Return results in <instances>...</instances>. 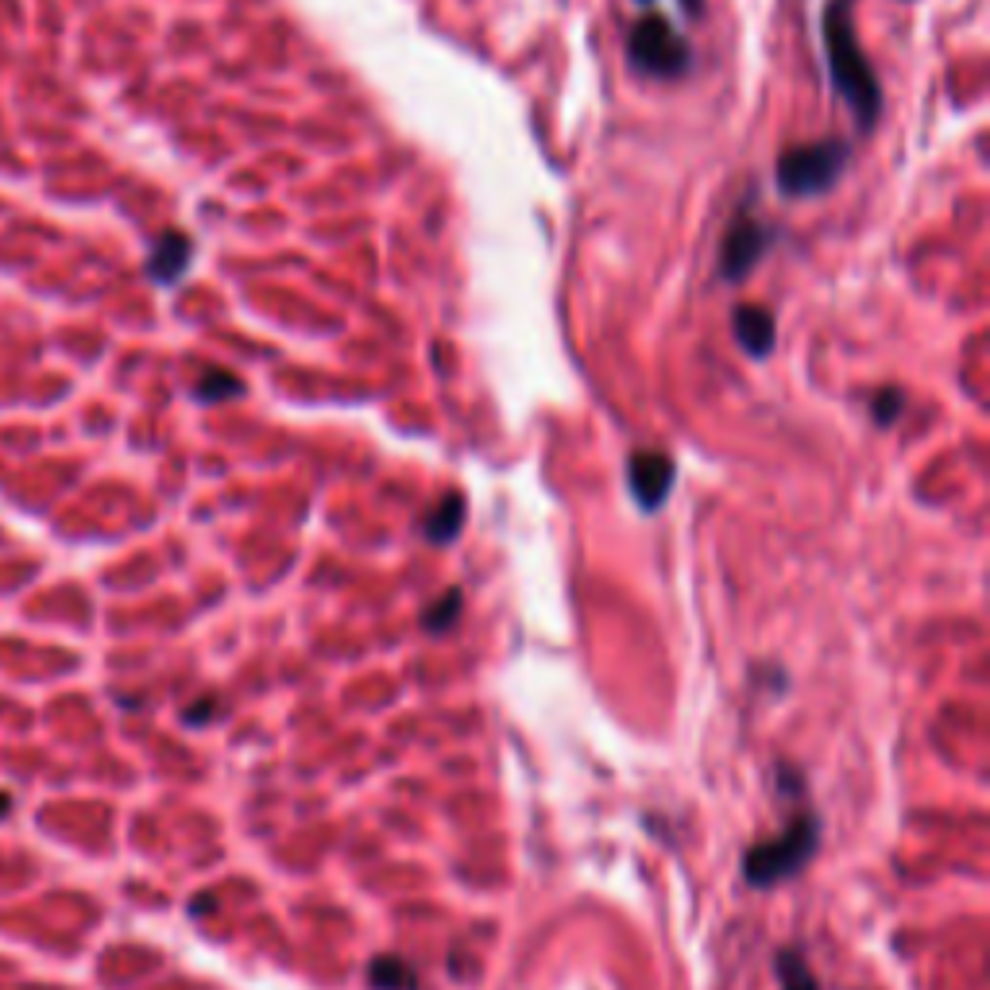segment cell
<instances>
[{"instance_id": "obj_14", "label": "cell", "mask_w": 990, "mask_h": 990, "mask_svg": "<svg viewBox=\"0 0 990 990\" xmlns=\"http://www.w3.org/2000/svg\"><path fill=\"white\" fill-rule=\"evenodd\" d=\"M898 414H902V395H898V391H882V395L874 399V418H878V426H890Z\"/></svg>"}, {"instance_id": "obj_13", "label": "cell", "mask_w": 990, "mask_h": 990, "mask_svg": "<svg viewBox=\"0 0 990 990\" xmlns=\"http://www.w3.org/2000/svg\"><path fill=\"white\" fill-rule=\"evenodd\" d=\"M457 615H461V592H457V588H449L434 608L422 615V627H426V631H434V635H441V631H449V627L457 623Z\"/></svg>"}, {"instance_id": "obj_11", "label": "cell", "mask_w": 990, "mask_h": 990, "mask_svg": "<svg viewBox=\"0 0 990 990\" xmlns=\"http://www.w3.org/2000/svg\"><path fill=\"white\" fill-rule=\"evenodd\" d=\"M774 971H778V983L782 990H820L813 979V971H809V963L801 952H793V948H782L778 952V960H774Z\"/></svg>"}, {"instance_id": "obj_5", "label": "cell", "mask_w": 990, "mask_h": 990, "mask_svg": "<svg viewBox=\"0 0 990 990\" xmlns=\"http://www.w3.org/2000/svg\"><path fill=\"white\" fill-rule=\"evenodd\" d=\"M770 248V229L758 221L751 209H739L735 221L728 225V236L720 244V275L728 283H739L755 271V263L766 256Z\"/></svg>"}, {"instance_id": "obj_8", "label": "cell", "mask_w": 990, "mask_h": 990, "mask_svg": "<svg viewBox=\"0 0 990 990\" xmlns=\"http://www.w3.org/2000/svg\"><path fill=\"white\" fill-rule=\"evenodd\" d=\"M735 337H739V345L747 356H755L762 360L766 352L774 349V341H778V333H774V318H770V310H762V306H739L735 314Z\"/></svg>"}, {"instance_id": "obj_9", "label": "cell", "mask_w": 990, "mask_h": 990, "mask_svg": "<svg viewBox=\"0 0 990 990\" xmlns=\"http://www.w3.org/2000/svg\"><path fill=\"white\" fill-rule=\"evenodd\" d=\"M465 526V499L461 495H445L437 503V511L426 519V538L437 542V546H449Z\"/></svg>"}, {"instance_id": "obj_12", "label": "cell", "mask_w": 990, "mask_h": 990, "mask_svg": "<svg viewBox=\"0 0 990 990\" xmlns=\"http://www.w3.org/2000/svg\"><path fill=\"white\" fill-rule=\"evenodd\" d=\"M244 387H240V379L229 376V372H205L198 379V387H194V395L202 399V403H225V399H236Z\"/></svg>"}, {"instance_id": "obj_6", "label": "cell", "mask_w": 990, "mask_h": 990, "mask_svg": "<svg viewBox=\"0 0 990 990\" xmlns=\"http://www.w3.org/2000/svg\"><path fill=\"white\" fill-rule=\"evenodd\" d=\"M627 480H631V495L642 511H658L673 492V461L658 449H642L627 465Z\"/></svg>"}, {"instance_id": "obj_2", "label": "cell", "mask_w": 990, "mask_h": 990, "mask_svg": "<svg viewBox=\"0 0 990 990\" xmlns=\"http://www.w3.org/2000/svg\"><path fill=\"white\" fill-rule=\"evenodd\" d=\"M816 844H820V820L805 809V813L793 816L774 840H762L743 855V874L758 890L778 886L813 859Z\"/></svg>"}, {"instance_id": "obj_15", "label": "cell", "mask_w": 990, "mask_h": 990, "mask_svg": "<svg viewBox=\"0 0 990 990\" xmlns=\"http://www.w3.org/2000/svg\"><path fill=\"white\" fill-rule=\"evenodd\" d=\"M209 708H213V700H198V704L186 708L182 720H186V724H205V720H209Z\"/></svg>"}, {"instance_id": "obj_16", "label": "cell", "mask_w": 990, "mask_h": 990, "mask_svg": "<svg viewBox=\"0 0 990 990\" xmlns=\"http://www.w3.org/2000/svg\"><path fill=\"white\" fill-rule=\"evenodd\" d=\"M8 809H12V801H8V793H0V820L8 816Z\"/></svg>"}, {"instance_id": "obj_17", "label": "cell", "mask_w": 990, "mask_h": 990, "mask_svg": "<svg viewBox=\"0 0 990 990\" xmlns=\"http://www.w3.org/2000/svg\"><path fill=\"white\" fill-rule=\"evenodd\" d=\"M681 4H685L689 12H700V0H681Z\"/></svg>"}, {"instance_id": "obj_1", "label": "cell", "mask_w": 990, "mask_h": 990, "mask_svg": "<svg viewBox=\"0 0 990 990\" xmlns=\"http://www.w3.org/2000/svg\"><path fill=\"white\" fill-rule=\"evenodd\" d=\"M824 55H828L836 93L844 97L855 124L863 132H871L878 109H882V89H878V78H874L867 55L859 51L855 24H851V0H828V8H824Z\"/></svg>"}, {"instance_id": "obj_4", "label": "cell", "mask_w": 990, "mask_h": 990, "mask_svg": "<svg viewBox=\"0 0 990 990\" xmlns=\"http://www.w3.org/2000/svg\"><path fill=\"white\" fill-rule=\"evenodd\" d=\"M631 66L650 78H681L689 70V47L666 16H642L627 39Z\"/></svg>"}, {"instance_id": "obj_3", "label": "cell", "mask_w": 990, "mask_h": 990, "mask_svg": "<svg viewBox=\"0 0 990 990\" xmlns=\"http://www.w3.org/2000/svg\"><path fill=\"white\" fill-rule=\"evenodd\" d=\"M851 159V147L844 140H820V144L789 147L778 159V190L786 198H816L836 186L840 171Z\"/></svg>"}, {"instance_id": "obj_10", "label": "cell", "mask_w": 990, "mask_h": 990, "mask_svg": "<svg viewBox=\"0 0 990 990\" xmlns=\"http://www.w3.org/2000/svg\"><path fill=\"white\" fill-rule=\"evenodd\" d=\"M368 983L376 990H418V975L407 960L399 956H379L368 967Z\"/></svg>"}, {"instance_id": "obj_7", "label": "cell", "mask_w": 990, "mask_h": 990, "mask_svg": "<svg viewBox=\"0 0 990 990\" xmlns=\"http://www.w3.org/2000/svg\"><path fill=\"white\" fill-rule=\"evenodd\" d=\"M190 256H194V244H190L186 236L182 233H163L159 240H155L151 256H147V275H151L155 283L171 287V283H178V279L186 275Z\"/></svg>"}]
</instances>
